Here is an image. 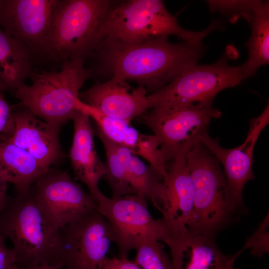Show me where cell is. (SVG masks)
Wrapping results in <instances>:
<instances>
[{
    "mask_svg": "<svg viewBox=\"0 0 269 269\" xmlns=\"http://www.w3.org/2000/svg\"><path fill=\"white\" fill-rule=\"evenodd\" d=\"M94 52L112 77L134 81L151 94L197 65L203 48L160 37L131 43L103 39Z\"/></svg>",
    "mask_w": 269,
    "mask_h": 269,
    "instance_id": "6da1fadb",
    "label": "cell"
},
{
    "mask_svg": "<svg viewBox=\"0 0 269 269\" xmlns=\"http://www.w3.org/2000/svg\"><path fill=\"white\" fill-rule=\"evenodd\" d=\"M0 233L11 240L18 268L48 265L58 269V230L46 219L31 188L6 202L0 213Z\"/></svg>",
    "mask_w": 269,
    "mask_h": 269,
    "instance_id": "7a4b0ae2",
    "label": "cell"
},
{
    "mask_svg": "<svg viewBox=\"0 0 269 269\" xmlns=\"http://www.w3.org/2000/svg\"><path fill=\"white\" fill-rule=\"evenodd\" d=\"M217 26L213 22L201 31L186 30L162 1L130 0L112 6L101 26L99 42L103 39L136 42L173 35L190 45L202 47L203 38Z\"/></svg>",
    "mask_w": 269,
    "mask_h": 269,
    "instance_id": "3957f363",
    "label": "cell"
},
{
    "mask_svg": "<svg viewBox=\"0 0 269 269\" xmlns=\"http://www.w3.org/2000/svg\"><path fill=\"white\" fill-rule=\"evenodd\" d=\"M82 59L63 61L59 71L33 72L31 84L15 90V97L34 115L60 129L77 111L80 89L91 77Z\"/></svg>",
    "mask_w": 269,
    "mask_h": 269,
    "instance_id": "277c9868",
    "label": "cell"
},
{
    "mask_svg": "<svg viewBox=\"0 0 269 269\" xmlns=\"http://www.w3.org/2000/svg\"><path fill=\"white\" fill-rule=\"evenodd\" d=\"M186 158L194 187L193 206L186 228L194 234L214 237L233 212L224 172L200 141L189 148Z\"/></svg>",
    "mask_w": 269,
    "mask_h": 269,
    "instance_id": "5b68a950",
    "label": "cell"
},
{
    "mask_svg": "<svg viewBox=\"0 0 269 269\" xmlns=\"http://www.w3.org/2000/svg\"><path fill=\"white\" fill-rule=\"evenodd\" d=\"M113 5L108 0H61L42 55L63 61L84 60L98 45Z\"/></svg>",
    "mask_w": 269,
    "mask_h": 269,
    "instance_id": "8992f818",
    "label": "cell"
},
{
    "mask_svg": "<svg viewBox=\"0 0 269 269\" xmlns=\"http://www.w3.org/2000/svg\"><path fill=\"white\" fill-rule=\"evenodd\" d=\"M228 52L216 62L193 66L159 90L147 95L150 109L176 105L212 104L220 91L236 86L245 79L240 66H231Z\"/></svg>",
    "mask_w": 269,
    "mask_h": 269,
    "instance_id": "52a82bcc",
    "label": "cell"
},
{
    "mask_svg": "<svg viewBox=\"0 0 269 269\" xmlns=\"http://www.w3.org/2000/svg\"><path fill=\"white\" fill-rule=\"evenodd\" d=\"M140 117L159 141L166 162L180 150L189 148L208 132L211 121L222 113L212 104H191L154 108Z\"/></svg>",
    "mask_w": 269,
    "mask_h": 269,
    "instance_id": "ba28073f",
    "label": "cell"
},
{
    "mask_svg": "<svg viewBox=\"0 0 269 269\" xmlns=\"http://www.w3.org/2000/svg\"><path fill=\"white\" fill-rule=\"evenodd\" d=\"M58 269H102L114 235L98 209L58 230Z\"/></svg>",
    "mask_w": 269,
    "mask_h": 269,
    "instance_id": "9c48e42d",
    "label": "cell"
},
{
    "mask_svg": "<svg viewBox=\"0 0 269 269\" xmlns=\"http://www.w3.org/2000/svg\"><path fill=\"white\" fill-rule=\"evenodd\" d=\"M147 199L140 195H128L108 198L106 196L97 203V209L109 224L114 243L119 258H128L134 249L136 240L147 237L166 245L170 237L159 220L149 211Z\"/></svg>",
    "mask_w": 269,
    "mask_h": 269,
    "instance_id": "30bf717a",
    "label": "cell"
},
{
    "mask_svg": "<svg viewBox=\"0 0 269 269\" xmlns=\"http://www.w3.org/2000/svg\"><path fill=\"white\" fill-rule=\"evenodd\" d=\"M30 188L46 219L56 230L97 208L90 194L65 171L49 168Z\"/></svg>",
    "mask_w": 269,
    "mask_h": 269,
    "instance_id": "8fae6325",
    "label": "cell"
},
{
    "mask_svg": "<svg viewBox=\"0 0 269 269\" xmlns=\"http://www.w3.org/2000/svg\"><path fill=\"white\" fill-rule=\"evenodd\" d=\"M61 0H0V26L32 53L43 54Z\"/></svg>",
    "mask_w": 269,
    "mask_h": 269,
    "instance_id": "7c38bea8",
    "label": "cell"
},
{
    "mask_svg": "<svg viewBox=\"0 0 269 269\" xmlns=\"http://www.w3.org/2000/svg\"><path fill=\"white\" fill-rule=\"evenodd\" d=\"M269 123V104L263 113L250 122V129L244 142L233 148H225L218 138L211 137L208 132L199 140L223 166L230 197L231 208L235 211L243 207L242 192L246 183L255 178L253 171V153L257 141Z\"/></svg>",
    "mask_w": 269,
    "mask_h": 269,
    "instance_id": "4fadbf2b",
    "label": "cell"
},
{
    "mask_svg": "<svg viewBox=\"0 0 269 269\" xmlns=\"http://www.w3.org/2000/svg\"><path fill=\"white\" fill-rule=\"evenodd\" d=\"M188 149L177 153L167 167L162 182V217L159 221L170 240L187 230L193 206L194 187L186 158Z\"/></svg>",
    "mask_w": 269,
    "mask_h": 269,
    "instance_id": "5bb4252c",
    "label": "cell"
},
{
    "mask_svg": "<svg viewBox=\"0 0 269 269\" xmlns=\"http://www.w3.org/2000/svg\"><path fill=\"white\" fill-rule=\"evenodd\" d=\"M127 81L112 77L79 94L80 99L109 116L131 122L150 109L146 89L139 86L130 92Z\"/></svg>",
    "mask_w": 269,
    "mask_h": 269,
    "instance_id": "9a60e30c",
    "label": "cell"
},
{
    "mask_svg": "<svg viewBox=\"0 0 269 269\" xmlns=\"http://www.w3.org/2000/svg\"><path fill=\"white\" fill-rule=\"evenodd\" d=\"M71 120L74 124L73 138L69 150L72 167L76 177L87 186L90 195L97 204L105 196L98 184L107 173L106 164L97 152L90 118L77 111Z\"/></svg>",
    "mask_w": 269,
    "mask_h": 269,
    "instance_id": "2e32d148",
    "label": "cell"
},
{
    "mask_svg": "<svg viewBox=\"0 0 269 269\" xmlns=\"http://www.w3.org/2000/svg\"><path fill=\"white\" fill-rule=\"evenodd\" d=\"M12 119L13 134L8 140L48 168L62 158L59 128L37 119L26 108L12 113Z\"/></svg>",
    "mask_w": 269,
    "mask_h": 269,
    "instance_id": "e0dca14e",
    "label": "cell"
},
{
    "mask_svg": "<svg viewBox=\"0 0 269 269\" xmlns=\"http://www.w3.org/2000/svg\"><path fill=\"white\" fill-rule=\"evenodd\" d=\"M167 245L174 269H222L243 252L226 255L218 248L213 237L194 234L187 229Z\"/></svg>",
    "mask_w": 269,
    "mask_h": 269,
    "instance_id": "ac0fdd59",
    "label": "cell"
},
{
    "mask_svg": "<svg viewBox=\"0 0 269 269\" xmlns=\"http://www.w3.org/2000/svg\"><path fill=\"white\" fill-rule=\"evenodd\" d=\"M49 168L8 139L0 142V174L19 193L28 190Z\"/></svg>",
    "mask_w": 269,
    "mask_h": 269,
    "instance_id": "d6986e66",
    "label": "cell"
},
{
    "mask_svg": "<svg viewBox=\"0 0 269 269\" xmlns=\"http://www.w3.org/2000/svg\"><path fill=\"white\" fill-rule=\"evenodd\" d=\"M115 145L125 166L129 195L143 196L161 212L164 190L163 182L149 165L134 154L129 148Z\"/></svg>",
    "mask_w": 269,
    "mask_h": 269,
    "instance_id": "ffe728a7",
    "label": "cell"
},
{
    "mask_svg": "<svg viewBox=\"0 0 269 269\" xmlns=\"http://www.w3.org/2000/svg\"><path fill=\"white\" fill-rule=\"evenodd\" d=\"M31 54L0 26V78L7 89L15 90L34 72Z\"/></svg>",
    "mask_w": 269,
    "mask_h": 269,
    "instance_id": "44dd1931",
    "label": "cell"
},
{
    "mask_svg": "<svg viewBox=\"0 0 269 269\" xmlns=\"http://www.w3.org/2000/svg\"><path fill=\"white\" fill-rule=\"evenodd\" d=\"M251 24V35L247 42L249 57L240 65L244 79L252 76L261 66L269 63V2L260 0Z\"/></svg>",
    "mask_w": 269,
    "mask_h": 269,
    "instance_id": "7402d4cb",
    "label": "cell"
},
{
    "mask_svg": "<svg viewBox=\"0 0 269 269\" xmlns=\"http://www.w3.org/2000/svg\"><path fill=\"white\" fill-rule=\"evenodd\" d=\"M77 109L94 120L98 133L112 142L129 148L134 154L140 133L131 122L104 114L80 99Z\"/></svg>",
    "mask_w": 269,
    "mask_h": 269,
    "instance_id": "603a6c76",
    "label": "cell"
},
{
    "mask_svg": "<svg viewBox=\"0 0 269 269\" xmlns=\"http://www.w3.org/2000/svg\"><path fill=\"white\" fill-rule=\"evenodd\" d=\"M160 242L147 237H140L136 240L134 262L141 269H174Z\"/></svg>",
    "mask_w": 269,
    "mask_h": 269,
    "instance_id": "cb8c5ba5",
    "label": "cell"
},
{
    "mask_svg": "<svg viewBox=\"0 0 269 269\" xmlns=\"http://www.w3.org/2000/svg\"><path fill=\"white\" fill-rule=\"evenodd\" d=\"M134 154L141 156L148 162L160 180L166 177V162L155 135L140 133Z\"/></svg>",
    "mask_w": 269,
    "mask_h": 269,
    "instance_id": "d4e9b609",
    "label": "cell"
},
{
    "mask_svg": "<svg viewBox=\"0 0 269 269\" xmlns=\"http://www.w3.org/2000/svg\"><path fill=\"white\" fill-rule=\"evenodd\" d=\"M260 0H208L212 11H219L228 16L231 21L242 16L250 22Z\"/></svg>",
    "mask_w": 269,
    "mask_h": 269,
    "instance_id": "484cf974",
    "label": "cell"
},
{
    "mask_svg": "<svg viewBox=\"0 0 269 269\" xmlns=\"http://www.w3.org/2000/svg\"><path fill=\"white\" fill-rule=\"evenodd\" d=\"M251 253L255 256H261L269 252V215L268 214L256 232L247 239L242 249L251 248Z\"/></svg>",
    "mask_w": 269,
    "mask_h": 269,
    "instance_id": "4316f807",
    "label": "cell"
},
{
    "mask_svg": "<svg viewBox=\"0 0 269 269\" xmlns=\"http://www.w3.org/2000/svg\"><path fill=\"white\" fill-rule=\"evenodd\" d=\"M4 239L0 233V269H10L15 264L16 254L12 248L6 246Z\"/></svg>",
    "mask_w": 269,
    "mask_h": 269,
    "instance_id": "83f0119b",
    "label": "cell"
},
{
    "mask_svg": "<svg viewBox=\"0 0 269 269\" xmlns=\"http://www.w3.org/2000/svg\"><path fill=\"white\" fill-rule=\"evenodd\" d=\"M102 269H141L134 261L128 258H107L104 262Z\"/></svg>",
    "mask_w": 269,
    "mask_h": 269,
    "instance_id": "f1b7e54d",
    "label": "cell"
},
{
    "mask_svg": "<svg viewBox=\"0 0 269 269\" xmlns=\"http://www.w3.org/2000/svg\"><path fill=\"white\" fill-rule=\"evenodd\" d=\"M13 125L12 113L1 93H0V133L9 126Z\"/></svg>",
    "mask_w": 269,
    "mask_h": 269,
    "instance_id": "f546056e",
    "label": "cell"
},
{
    "mask_svg": "<svg viewBox=\"0 0 269 269\" xmlns=\"http://www.w3.org/2000/svg\"><path fill=\"white\" fill-rule=\"evenodd\" d=\"M6 182L0 174V213L6 204Z\"/></svg>",
    "mask_w": 269,
    "mask_h": 269,
    "instance_id": "4dcf8cb0",
    "label": "cell"
},
{
    "mask_svg": "<svg viewBox=\"0 0 269 269\" xmlns=\"http://www.w3.org/2000/svg\"><path fill=\"white\" fill-rule=\"evenodd\" d=\"M10 269H21L18 268L15 265H13ZM30 269H58L48 265H41Z\"/></svg>",
    "mask_w": 269,
    "mask_h": 269,
    "instance_id": "1f68e13d",
    "label": "cell"
},
{
    "mask_svg": "<svg viewBox=\"0 0 269 269\" xmlns=\"http://www.w3.org/2000/svg\"><path fill=\"white\" fill-rule=\"evenodd\" d=\"M6 89H7L6 86L0 78V93Z\"/></svg>",
    "mask_w": 269,
    "mask_h": 269,
    "instance_id": "d6a6232c",
    "label": "cell"
},
{
    "mask_svg": "<svg viewBox=\"0 0 269 269\" xmlns=\"http://www.w3.org/2000/svg\"><path fill=\"white\" fill-rule=\"evenodd\" d=\"M234 262L235 261L231 262L222 269H236L234 268Z\"/></svg>",
    "mask_w": 269,
    "mask_h": 269,
    "instance_id": "836d02e7",
    "label": "cell"
}]
</instances>
